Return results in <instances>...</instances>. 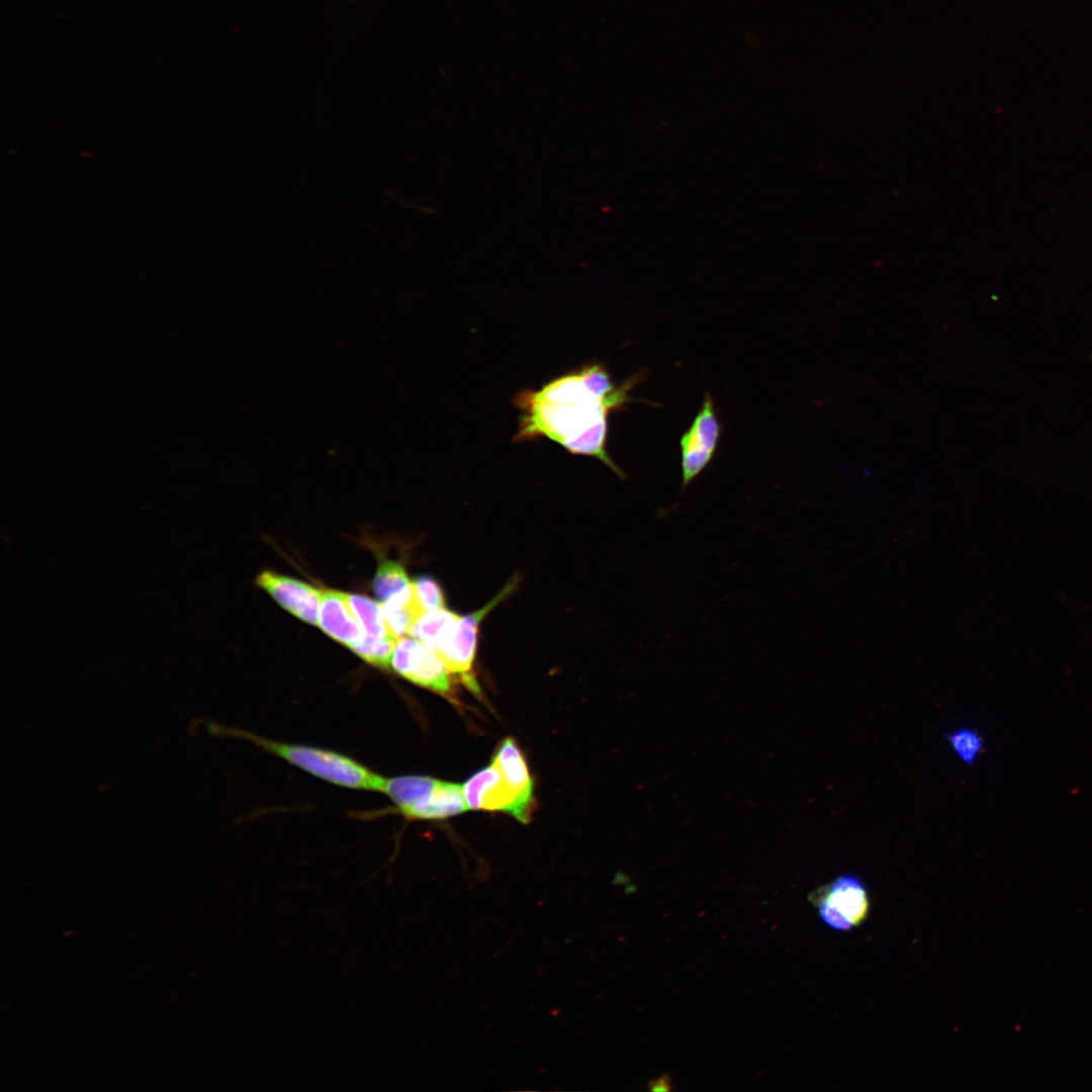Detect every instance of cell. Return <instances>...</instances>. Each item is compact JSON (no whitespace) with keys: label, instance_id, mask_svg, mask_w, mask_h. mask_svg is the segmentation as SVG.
Wrapping results in <instances>:
<instances>
[{"label":"cell","instance_id":"2","mask_svg":"<svg viewBox=\"0 0 1092 1092\" xmlns=\"http://www.w3.org/2000/svg\"><path fill=\"white\" fill-rule=\"evenodd\" d=\"M233 734L334 785L355 790L384 792L386 778L345 754L320 747L268 739L252 732L236 730Z\"/></svg>","mask_w":1092,"mask_h":1092},{"label":"cell","instance_id":"12","mask_svg":"<svg viewBox=\"0 0 1092 1092\" xmlns=\"http://www.w3.org/2000/svg\"><path fill=\"white\" fill-rule=\"evenodd\" d=\"M461 616L446 608L423 613L414 625L411 636L418 638L433 650L449 636Z\"/></svg>","mask_w":1092,"mask_h":1092},{"label":"cell","instance_id":"7","mask_svg":"<svg viewBox=\"0 0 1092 1092\" xmlns=\"http://www.w3.org/2000/svg\"><path fill=\"white\" fill-rule=\"evenodd\" d=\"M390 667L405 679L439 694L450 692L449 670L440 655L414 636L397 640Z\"/></svg>","mask_w":1092,"mask_h":1092},{"label":"cell","instance_id":"8","mask_svg":"<svg viewBox=\"0 0 1092 1092\" xmlns=\"http://www.w3.org/2000/svg\"><path fill=\"white\" fill-rule=\"evenodd\" d=\"M463 793L469 809L503 811L523 823L533 812L534 803L517 794L493 762L473 775L463 785Z\"/></svg>","mask_w":1092,"mask_h":1092},{"label":"cell","instance_id":"16","mask_svg":"<svg viewBox=\"0 0 1092 1092\" xmlns=\"http://www.w3.org/2000/svg\"><path fill=\"white\" fill-rule=\"evenodd\" d=\"M947 741L960 759L970 766L974 764L984 746L980 734L970 728H961L948 734Z\"/></svg>","mask_w":1092,"mask_h":1092},{"label":"cell","instance_id":"1","mask_svg":"<svg viewBox=\"0 0 1092 1092\" xmlns=\"http://www.w3.org/2000/svg\"><path fill=\"white\" fill-rule=\"evenodd\" d=\"M641 380L628 378L612 393H606L585 365L547 382L540 389H524L515 397L520 411L516 442L548 438L573 455L590 456L607 465L620 478L624 471L607 451L608 418L632 401L629 392Z\"/></svg>","mask_w":1092,"mask_h":1092},{"label":"cell","instance_id":"10","mask_svg":"<svg viewBox=\"0 0 1092 1092\" xmlns=\"http://www.w3.org/2000/svg\"><path fill=\"white\" fill-rule=\"evenodd\" d=\"M318 626L330 637L351 649L362 639L364 632L351 607L349 595L334 589H318Z\"/></svg>","mask_w":1092,"mask_h":1092},{"label":"cell","instance_id":"9","mask_svg":"<svg viewBox=\"0 0 1092 1092\" xmlns=\"http://www.w3.org/2000/svg\"><path fill=\"white\" fill-rule=\"evenodd\" d=\"M256 584L295 617L305 623L318 626V589L303 581L269 570L257 576Z\"/></svg>","mask_w":1092,"mask_h":1092},{"label":"cell","instance_id":"5","mask_svg":"<svg viewBox=\"0 0 1092 1092\" xmlns=\"http://www.w3.org/2000/svg\"><path fill=\"white\" fill-rule=\"evenodd\" d=\"M516 584L517 580L508 582L481 609L460 617L449 636L435 650L443 659L449 672L459 675L463 682L474 692L478 688L475 679L471 676V671L476 652L478 626L486 614L515 589Z\"/></svg>","mask_w":1092,"mask_h":1092},{"label":"cell","instance_id":"17","mask_svg":"<svg viewBox=\"0 0 1092 1092\" xmlns=\"http://www.w3.org/2000/svg\"><path fill=\"white\" fill-rule=\"evenodd\" d=\"M415 595L423 612L445 608V597L439 583L428 575L414 580Z\"/></svg>","mask_w":1092,"mask_h":1092},{"label":"cell","instance_id":"14","mask_svg":"<svg viewBox=\"0 0 1092 1092\" xmlns=\"http://www.w3.org/2000/svg\"><path fill=\"white\" fill-rule=\"evenodd\" d=\"M349 600L365 636L373 638L394 636L389 630L380 604L360 595H349Z\"/></svg>","mask_w":1092,"mask_h":1092},{"label":"cell","instance_id":"15","mask_svg":"<svg viewBox=\"0 0 1092 1092\" xmlns=\"http://www.w3.org/2000/svg\"><path fill=\"white\" fill-rule=\"evenodd\" d=\"M397 640L398 638L392 635L383 638L363 635L362 639L351 650L367 663L386 669L390 667Z\"/></svg>","mask_w":1092,"mask_h":1092},{"label":"cell","instance_id":"11","mask_svg":"<svg viewBox=\"0 0 1092 1092\" xmlns=\"http://www.w3.org/2000/svg\"><path fill=\"white\" fill-rule=\"evenodd\" d=\"M491 762L498 767L506 782L517 794L534 803L533 781L524 755L514 739H504Z\"/></svg>","mask_w":1092,"mask_h":1092},{"label":"cell","instance_id":"6","mask_svg":"<svg viewBox=\"0 0 1092 1092\" xmlns=\"http://www.w3.org/2000/svg\"><path fill=\"white\" fill-rule=\"evenodd\" d=\"M721 430L713 397L706 392L701 410L679 440L680 494L713 459L720 440Z\"/></svg>","mask_w":1092,"mask_h":1092},{"label":"cell","instance_id":"3","mask_svg":"<svg viewBox=\"0 0 1092 1092\" xmlns=\"http://www.w3.org/2000/svg\"><path fill=\"white\" fill-rule=\"evenodd\" d=\"M383 793L408 819H443L469 809L463 786L431 777L399 776L387 779Z\"/></svg>","mask_w":1092,"mask_h":1092},{"label":"cell","instance_id":"13","mask_svg":"<svg viewBox=\"0 0 1092 1092\" xmlns=\"http://www.w3.org/2000/svg\"><path fill=\"white\" fill-rule=\"evenodd\" d=\"M404 567L393 560H381L373 578V592L385 604L413 588Z\"/></svg>","mask_w":1092,"mask_h":1092},{"label":"cell","instance_id":"4","mask_svg":"<svg viewBox=\"0 0 1092 1092\" xmlns=\"http://www.w3.org/2000/svg\"><path fill=\"white\" fill-rule=\"evenodd\" d=\"M821 920L829 928L847 931L868 917L870 899L862 881L854 875H842L810 895Z\"/></svg>","mask_w":1092,"mask_h":1092}]
</instances>
